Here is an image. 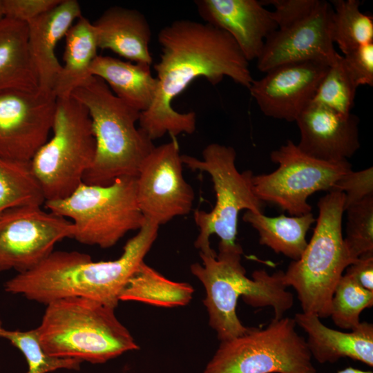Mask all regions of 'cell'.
Here are the masks:
<instances>
[{
	"instance_id": "cell-1",
	"label": "cell",
	"mask_w": 373,
	"mask_h": 373,
	"mask_svg": "<svg viewBox=\"0 0 373 373\" xmlns=\"http://www.w3.org/2000/svg\"><path fill=\"white\" fill-rule=\"evenodd\" d=\"M157 41L161 54L154 64L157 93L138 122L153 141L166 133L175 137L194 133L195 113L178 112L172 102L196 78L204 77L216 86L228 77L247 89L254 80L249 61L235 40L210 24L178 19L160 30Z\"/></svg>"
},
{
	"instance_id": "cell-2",
	"label": "cell",
	"mask_w": 373,
	"mask_h": 373,
	"mask_svg": "<svg viewBox=\"0 0 373 373\" xmlns=\"http://www.w3.org/2000/svg\"><path fill=\"white\" fill-rule=\"evenodd\" d=\"M159 226L146 220L114 260L93 261L76 251H52L32 269L6 282L5 290L47 305L68 297L88 298L116 308L128 280L151 249Z\"/></svg>"
},
{
	"instance_id": "cell-3",
	"label": "cell",
	"mask_w": 373,
	"mask_h": 373,
	"mask_svg": "<svg viewBox=\"0 0 373 373\" xmlns=\"http://www.w3.org/2000/svg\"><path fill=\"white\" fill-rule=\"evenodd\" d=\"M242 247L218 244L216 256L200 254L202 263L190 266L191 274L204 285L209 324L220 341L245 334V327L238 317L239 298L254 307H271L274 318L279 319L294 305V296L287 290L284 271L269 274L264 269L256 270L252 278L246 276L241 263Z\"/></svg>"
},
{
	"instance_id": "cell-4",
	"label": "cell",
	"mask_w": 373,
	"mask_h": 373,
	"mask_svg": "<svg viewBox=\"0 0 373 373\" xmlns=\"http://www.w3.org/2000/svg\"><path fill=\"white\" fill-rule=\"evenodd\" d=\"M70 97L87 109L95 139V155L83 182L106 186L118 178H136L155 148L149 135L136 126L141 113L115 96L95 76H90Z\"/></svg>"
},
{
	"instance_id": "cell-5",
	"label": "cell",
	"mask_w": 373,
	"mask_h": 373,
	"mask_svg": "<svg viewBox=\"0 0 373 373\" xmlns=\"http://www.w3.org/2000/svg\"><path fill=\"white\" fill-rule=\"evenodd\" d=\"M46 305L36 329L50 356L101 364L140 348L115 308L82 297L57 299Z\"/></svg>"
},
{
	"instance_id": "cell-6",
	"label": "cell",
	"mask_w": 373,
	"mask_h": 373,
	"mask_svg": "<svg viewBox=\"0 0 373 373\" xmlns=\"http://www.w3.org/2000/svg\"><path fill=\"white\" fill-rule=\"evenodd\" d=\"M344 193L330 191L318 202V216L309 242L297 260L284 271V281L292 287L303 312L320 318L330 316L331 302L343 271L354 260L342 233Z\"/></svg>"
},
{
	"instance_id": "cell-7",
	"label": "cell",
	"mask_w": 373,
	"mask_h": 373,
	"mask_svg": "<svg viewBox=\"0 0 373 373\" xmlns=\"http://www.w3.org/2000/svg\"><path fill=\"white\" fill-rule=\"evenodd\" d=\"M44 204L49 211L70 219L73 238L103 249L146 222L137 202L135 177L118 178L106 186L82 182L66 198Z\"/></svg>"
},
{
	"instance_id": "cell-8",
	"label": "cell",
	"mask_w": 373,
	"mask_h": 373,
	"mask_svg": "<svg viewBox=\"0 0 373 373\" xmlns=\"http://www.w3.org/2000/svg\"><path fill=\"white\" fill-rule=\"evenodd\" d=\"M51 131L30 160L46 202L66 198L83 182L96 149L88 112L71 97L57 99Z\"/></svg>"
},
{
	"instance_id": "cell-9",
	"label": "cell",
	"mask_w": 373,
	"mask_h": 373,
	"mask_svg": "<svg viewBox=\"0 0 373 373\" xmlns=\"http://www.w3.org/2000/svg\"><path fill=\"white\" fill-rule=\"evenodd\" d=\"M236 152L229 146L212 143L202 153V159L182 155V161L192 171L207 173L211 178L216 202L209 212L195 210L193 218L199 229L195 247L200 254L216 256L211 247L210 237L216 234L220 242L226 245L236 244L238 215L246 209L262 213L263 202L255 194L253 173L250 170L239 172L235 164Z\"/></svg>"
},
{
	"instance_id": "cell-10",
	"label": "cell",
	"mask_w": 373,
	"mask_h": 373,
	"mask_svg": "<svg viewBox=\"0 0 373 373\" xmlns=\"http://www.w3.org/2000/svg\"><path fill=\"white\" fill-rule=\"evenodd\" d=\"M294 318H274L265 327L220 341L203 373H317Z\"/></svg>"
},
{
	"instance_id": "cell-11",
	"label": "cell",
	"mask_w": 373,
	"mask_h": 373,
	"mask_svg": "<svg viewBox=\"0 0 373 373\" xmlns=\"http://www.w3.org/2000/svg\"><path fill=\"white\" fill-rule=\"evenodd\" d=\"M278 164L274 171L253 175V189L262 202L272 203L294 216L310 213L308 198L320 191H332L338 179L352 169L348 161L329 163L314 159L291 140L270 153Z\"/></svg>"
},
{
	"instance_id": "cell-12",
	"label": "cell",
	"mask_w": 373,
	"mask_h": 373,
	"mask_svg": "<svg viewBox=\"0 0 373 373\" xmlns=\"http://www.w3.org/2000/svg\"><path fill=\"white\" fill-rule=\"evenodd\" d=\"M41 207H17L0 214V271H28L47 258L56 243L73 237L70 220Z\"/></svg>"
},
{
	"instance_id": "cell-13",
	"label": "cell",
	"mask_w": 373,
	"mask_h": 373,
	"mask_svg": "<svg viewBox=\"0 0 373 373\" xmlns=\"http://www.w3.org/2000/svg\"><path fill=\"white\" fill-rule=\"evenodd\" d=\"M182 155L177 142L155 146L136 177V198L146 220L160 226L189 214L195 195L183 176Z\"/></svg>"
},
{
	"instance_id": "cell-14",
	"label": "cell",
	"mask_w": 373,
	"mask_h": 373,
	"mask_svg": "<svg viewBox=\"0 0 373 373\" xmlns=\"http://www.w3.org/2000/svg\"><path fill=\"white\" fill-rule=\"evenodd\" d=\"M57 102L39 88L0 91V157L30 162L48 140Z\"/></svg>"
},
{
	"instance_id": "cell-15",
	"label": "cell",
	"mask_w": 373,
	"mask_h": 373,
	"mask_svg": "<svg viewBox=\"0 0 373 373\" xmlns=\"http://www.w3.org/2000/svg\"><path fill=\"white\" fill-rule=\"evenodd\" d=\"M333 8L318 0L305 16L278 28L265 40L257 59V68L267 72L287 63L318 61L331 65L341 55L332 39Z\"/></svg>"
},
{
	"instance_id": "cell-16",
	"label": "cell",
	"mask_w": 373,
	"mask_h": 373,
	"mask_svg": "<svg viewBox=\"0 0 373 373\" xmlns=\"http://www.w3.org/2000/svg\"><path fill=\"white\" fill-rule=\"evenodd\" d=\"M329 64L318 61L287 63L254 79L248 88L266 116L296 121L312 102Z\"/></svg>"
},
{
	"instance_id": "cell-17",
	"label": "cell",
	"mask_w": 373,
	"mask_h": 373,
	"mask_svg": "<svg viewBox=\"0 0 373 373\" xmlns=\"http://www.w3.org/2000/svg\"><path fill=\"white\" fill-rule=\"evenodd\" d=\"M295 122L300 133L298 147L314 159L343 162L360 148L359 119L355 115H343L311 102Z\"/></svg>"
},
{
	"instance_id": "cell-18",
	"label": "cell",
	"mask_w": 373,
	"mask_h": 373,
	"mask_svg": "<svg viewBox=\"0 0 373 373\" xmlns=\"http://www.w3.org/2000/svg\"><path fill=\"white\" fill-rule=\"evenodd\" d=\"M200 17L235 40L248 61L258 59L265 40L278 28L271 11L257 0H196Z\"/></svg>"
},
{
	"instance_id": "cell-19",
	"label": "cell",
	"mask_w": 373,
	"mask_h": 373,
	"mask_svg": "<svg viewBox=\"0 0 373 373\" xmlns=\"http://www.w3.org/2000/svg\"><path fill=\"white\" fill-rule=\"evenodd\" d=\"M82 16L77 1L61 0L53 9L27 23L28 49L39 89L53 92L61 69L55 48Z\"/></svg>"
},
{
	"instance_id": "cell-20",
	"label": "cell",
	"mask_w": 373,
	"mask_h": 373,
	"mask_svg": "<svg viewBox=\"0 0 373 373\" xmlns=\"http://www.w3.org/2000/svg\"><path fill=\"white\" fill-rule=\"evenodd\" d=\"M294 319L307 334L308 350L319 363L349 358L373 367L372 323L361 322L356 329L342 332L327 327L313 314L297 313Z\"/></svg>"
},
{
	"instance_id": "cell-21",
	"label": "cell",
	"mask_w": 373,
	"mask_h": 373,
	"mask_svg": "<svg viewBox=\"0 0 373 373\" xmlns=\"http://www.w3.org/2000/svg\"><path fill=\"white\" fill-rule=\"evenodd\" d=\"M98 48L110 50L135 63L151 65V30L145 16L135 9L113 6L93 23Z\"/></svg>"
},
{
	"instance_id": "cell-22",
	"label": "cell",
	"mask_w": 373,
	"mask_h": 373,
	"mask_svg": "<svg viewBox=\"0 0 373 373\" xmlns=\"http://www.w3.org/2000/svg\"><path fill=\"white\" fill-rule=\"evenodd\" d=\"M90 75L102 79L115 96L140 113L149 109L157 93V79L147 64L97 55Z\"/></svg>"
},
{
	"instance_id": "cell-23",
	"label": "cell",
	"mask_w": 373,
	"mask_h": 373,
	"mask_svg": "<svg viewBox=\"0 0 373 373\" xmlns=\"http://www.w3.org/2000/svg\"><path fill=\"white\" fill-rule=\"evenodd\" d=\"M38 88L28 49L27 24L3 17L0 20V91Z\"/></svg>"
},
{
	"instance_id": "cell-24",
	"label": "cell",
	"mask_w": 373,
	"mask_h": 373,
	"mask_svg": "<svg viewBox=\"0 0 373 373\" xmlns=\"http://www.w3.org/2000/svg\"><path fill=\"white\" fill-rule=\"evenodd\" d=\"M65 41L64 64L53 89L57 99L70 97L73 91L91 76L90 69L98 55L95 27L83 16L70 28Z\"/></svg>"
},
{
	"instance_id": "cell-25",
	"label": "cell",
	"mask_w": 373,
	"mask_h": 373,
	"mask_svg": "<svg viewBox=\"0 0 373 373\" xmlns=\"http://www.w3.org/2000/svg\"><path fill=\"white\" fill-rule=\"evenodd\" d=\"M242 220L257 231L260 245L293 260H297L306 248L307 233L316 220L312 212L297 216L269 217L250 211L245 212Z\"/></svg>"
},
{
	"instance_id": "cell-26",
	"label": "cell",
	"mask_w": 373,
	"mask_h": 373,
	"mask_svg": "<svg viewBox=\"0 0 373 373\" xmlns=\"http://www.w3.org/2000/svg\"><path fill=\"white\" fill-rule=\"evenodd\" d=\"M193 293L194 289L190 284L171 280L144 261L128 280L119 299L175 307L187 305Z\"/></svg>"
},
{
	"instance_id": "cell-27",
	"label": "cell",
	"mask_w": 373,
	"mask_h": 373,
	"mask_svg": "<svg viewBox=\"0 0 373 373\" xmlns=\"http://www.w3.org/2000/svg\"><path fill=\"white\" fill-rule=\"evenodd\" d=\"M46 202L30 162L0 157V214L22 206H41Z\"/></svg>"
},
{
	"instance_id": "cell-28",
	"label": "cell",
	"mask_w": 373,
	"mask_h": 373,
	"mask_svg": "<svg viewBox=\"0 0 373 373\" xmlns=\"http://www.w3.org/2000/svg\"><path fill=\"white\" fill-rule=\"evenodd\" d=\"M332 39L343 55L373 43V18L361 11L358 0H332Z\"/></svg>"
},
{
	"instance_id": "cell-29",
	"label": "cell",
	"mask_w": 373,
	"mask_h": 373,
	"mask_svg": "<svg viewBox=\"0 0 373 373\" xmlns=\"http://www.w3.org/2000/svg\"><path fill=\"white\" fill-rule=\"evenodd\" d=\"M372 305L373 291L365 289L345 274L334 291L329 316L337 327L352 330L360 325L362 312Z\"/></svg>"
},
{
	"instance_id": "cell-30",
	"label": "cell",
	"mask_w": 373,
	"mask_h": 373,
	"mask_svg": "<svg viewBox=\"0 0 373 373\" xmlns=\"http://www.w3.org/2000/svg\"><path fill=\"white\" fill-rule=\"evenodd\" d=\"M0 337L9 341L23 354L28 363L26 373H48L59 369L79 370L83 362L76 358L48 356L41 347L36 329L9 330L3 326L0 320Z\"/></svg>"
},
{
	"instance_id": "cell-31",
	"label": "cell",
	"mask_w": 373,
	"mask_h": 373,
	"mask_svg": "<svg viewBox=\"0 0 373 373\" xmlns=\"http://www.w3.org/2000/svg\"><path fill=\"white\" fill-rule=\"evenodd\" d=\"M342 57L340 55L329 66L312 102L335 112L348 115L354 107L357 88L347 75Z\"/></svg>"
},
{
	"instance_id": "cell-32",
	"label": "cell",
	"mask_w": 373,
	"mask_h": 373,
	"mask_svg": "<svg viewBox=\"0 0 373 373\" xmlns=\"http://www.w3.org/2000/svg\"><path fill=\"white\" fill-rule=\"evenodd\" d=\"M347 211L346 248L354 262L373 251V195L350 206Z\"/></svg>"
},
{
	"instance_id": "cell-33",
	"label": "cell",
	"mask_w": 373,
	"mask_h": 373,
	"mask_svg": "<svg viewBox=\"0 0 373 373\" xmlns=\"http://www.w3.org/2000/svg\"><path fill=\"white\" fill-rule=\"evenodd\" d=\"M332 191L345 194L344 211L350 206L373 195V168L345 173L335 184Z\"/></svg>"
},
{
	"instance_id": "cell-34",
	"label": "cell",
	"mask_w": 373,
	"mask_h": 373,
	"mask_svg": "<svg viewBox=\"0 0 373 373\" xmlns=\"http://www.w3.org/2000/svg\"><path fill=\"white\" fill-rule=\"evenodd\" d=\"M342 61L347 75L356 88L373 86V43L345 54Z\"/></svg>"
},
{
	"instance_id": "cell-35",
	"label": "cell",
	"mask_w": 373,
	"mask_h": 373,
	"mask_svg": "<svg viewBox=\"0 0 373 373\" xmlns=\"http://www.w3.org/2000/svg\"><path fill=\"white\" fill-rule=\"evenodd\" d=\"M61 0H2L4 17L24 23L56 7Z\"/></svg>"
},
{
	"instance_id": "cell-36",
	"label": "cell",
	"mask_w": 373,
	"mask_h": 373,
	"mask_svg": "<svg viewBox=\"0 0 373 373\" xmlns=\"http://www.w3.org/2000/svg\"><path fill=\"white\" fill-rule=\"evenodd\" d=\"M318 0H269L261 1L263 5L270 4L274 8L271 11L278 28L284 26L311 12Z\"/></svg>"
},
{
	"instance_id": "cell-37",
	"label": "cell",
	"mask_w": 373,
	"mask_h": 373,
	"mask_svg": "<svg viewBox=\"0 0 373 373\" xmlns=\"http://www.w3.org/2000/svg\"><path fill=\"white\" fill-rule=\"evenodd\" d=\"M345 270L361 287L373 291V251L360 256Z\"/></svg>"
},
{
	"instance_id": "cell-38",
	"label": "cell",
	"mask_w": 373,
	"mask_h": 373,
	"mask_svg": "<svg viewBox=\"0 0 373 373\" xmlns=\"http://www.w3.org/2000/svg\"><path fill=\"white\" fill-rule=\"evenodd\" d=\"M336 373H373V372L370 370H363L355 367H348L339 370Z\"/></svg>"
},
{
	"instance_id": "cell-39",
	"label": "cell",
	"mask_w": 373,
	"mask_h": 373,
	"mask_svg": "<svg viewBox=\"0 0 373 373\" xmlns=\"http://www.w3.org/2000/svg\"><path fill=\"white\" fill-rule=\"evenodd\" d=\"M4 17L2 0H0V20Z\"/></svg>"
}]
</instances>
